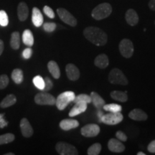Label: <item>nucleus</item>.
<instances>
[{
  "label": "nucleus",
  "mask_w": 155,
  "mask_h": 155,
  "mask_svg": "<svg viewBox=\"0 0 155 155\" xmlns=\"http://www.w3.org/2000/svg\"><path fill=\"white\" fill-rule=\"evenodd\" d=\"M124 116L121 112L116 113H109L104 114L101 118L100 121L107 125H116L123 121Z\"/></svg>",
  "instance_id": "obj_8"
},
{
  "label": "nucleus",
  "mask_w": 155,
  "mask_h": 155,
  "mask_svg": "<svg viewBox=\"0 0 155 155\" xmlns=\"http://www.w3.org/2000/svg\"><path fill=\"white\" fill-rule=\"evenodd\" d=\"M11 77L12 81L16 84H20V83H22L23 79H24V74H23L22 70L19 68H16L13 70L12 73L11 74Z\"/></svg>",
  "instance_id": "obj_26"
},
{
  "label": "nucleus",
  "mask_w": 155,
  "mask_h": 155,
  "mask_svg": "<svg viewBox=\"0 0 155 155\" xmlns=\"http://www.w3.org/2000/svg\"><path fill=\"white\" fill-rule=\"evenodd\" d=\"M15 139V135L12 133H7L5 134L0 135V145L7 144L12 142Z\"/></svg>",
  "instance_id": "obj_29"
},
{
  "label": "nucleus",
  "mask_w": 155,
  "mask_h": 155,
  "mask_svg": "<svg viewBox=\"0 0 155 155\" xmlns=\"http://www.w3.org/2000/svg\"><path fill=\"white\" fill-rule=\"evenodd\" d=\"M44 81H45V87H44V88L42 89V91H44V92L49 91L51 90L53 87V81H52V80L49 77L45 78Z\"/></svg>",
  "instance_id": "obj_34"
},
{
  "label": "nucleus",
  "mask_w": 155,
  "mask_h": 155,
  "mask_svg": "<svg viewBox=\"0 0 155 155\" xmlns=\"http://www.w3.org/2000/svg\"><path fill=\"white\" fill-rule=\"evenodd\" d=\"M87 109V104L86 103H75V106L69 112L70 117H74L75 116L83 113Z\"/></svg>",
  "instance_id": "obj_19"
},
{
  "label": "nucleus",
  "mask_w": 155,
  "mask_h": 155,
  "mask_svg": "<svg viewBox=\"0 0 155 155\" xmlns=\"http://www.w3.org/2000/svg\"><path fill=\"white\" fill-rule=\"evenodd\" d=\"M32 55V50L30 48H25V49L23 50L22 52V57L25 58V59L28 60L30 59L31 56Z\"/></svg>",
  "instance_id": "obj_38"
},
{
  "label": "nucleus",
  "mask_w": 155,
  "mask_h": 155,
  "mask_svg": "<svg viewBox=\"0 0 155 155\" xmlns=\"http://www.w3.org/2000/svg\"><path fill=\"white\" fill-rule=\"evenodd\" d=\"M57 13L60 19L63 22H65V24L68 25L71 27H75L77 25L76 19L67 9L64 8H58L57 9Z\"/></svg>",
  "instance_id": "obj_9"
},
{
  "label": "nucleus",
  "mask_w": 155,
  "mask_h": 155,
  "mask_svg": "<svg viewBox=\"0 0 155 155\" xmlns=\"http://www.w3.org/2000/svg\"><path fill=\"white\" fill-rule=\"evenodd\" d=\"M149 7L150 9L153 11H155V0H150L149 2Z\"/></svg>",
  "instance_id": "obj_42"
},
{
  "label": "nucleus",
  "mask_w": 155,
  "mask_h": 155,
  "mask_svg": "<svg viewBox=\"0 0 155 155\" xmlns=\"http://www.w3.org/2000/svg\"><path fill=\"white\" fill-rule=\"evenodd\" d=\"M108 81L112 84H120L122 86H126L129 83L127 77L119 68H114L111 70L108 75Z\"/></svg>",
  "instance_id": "obj_4"
},
{
  "label": "nucleus",
  "mask_w": 155,
  "mask_h": 155,
  "mask_svg": "<svg viewBox=\"0 0 155 155\" xmlns=\"http://www.w3.org/2000/svg\"><path fill=\"white\" fill-rule=\"evenodd\" d=\"M154 25H155V21H154Z\"/></svg>",
  "instance_id": "obj_47"
},
{
  "label": "nucleus",
  "mask_w": 155,
  "mask_h": 155,
  "mask_svg": "<svg viewBox=\"0 0 155 155\" xmlns=\"http://www.w3.org/2000/svg\"><path fill=\"white\" fill-rule=\"evenodd\" d=\"M4 48H5V45L4 42L2 40H0V55H2L4 51Z\"/></svg>",
  "instance_id": "obj_43"
},
{
  "label": "nucleus",
  "mask_w": 155,
  "mask_h": 155,
  "mask_svg": "<svg viewBox=\"0 0 155 155\" xmlns=\"http://www.w3.org/2000/svg\"><path fill=\"white\" fill-rule=\"evenodd\" d=\"M90 96L91 98V102L93 103V104L97 108H103V106L105 105V101L96 92H91Z\"/></svg>",
  "instance_id": "obj_23"
},
{
  "label": "nucleus",
  "mask_w": 155,
  "mask_h": 155,
  "mask_svg": "<svg viewBox=\"0 0 155 155\" xmlns=\"http://www.w3.org/2000/svg\"><path fill=\"white\" fill-rule=\"evenodd\" d=\"M119 48L121 55L126 58H131L134 52V45L129 39H123L120 42Z\"/></svg>",
  "instance_id": "obj_7"
},
{
  "label": "nucleus",
  "mask_w": 155,
  "mask_h": 155,
  "mask_svg": "<svg viewBox=\"0 0 155 155\" xmlns=\"http://www.w3.org/2000/svg\"><path fill=\"white\" fill-rule=\"evenodd\" d=\"M55 150L61 155H78V152L76 147L68 143L59 141L55 145Z\"/></svg>",
  "instance_id": "obj_5"
},
{
  "label": "nucleus",
  "mask_w": 155,
  "mask_h": 155,
  "mask_svg": "<svg viewBox=\"0 0 155 155\" xmlns=\"http://www.w3.org/2000/svg\"><path fill=\"white\" fill-rule=\"evenodd\" d=\"M56 27H57V25L54 22H46L43 24L44 30L48 32H53L56 29Z\"/></svg>",
  "instance_id": "obj_36"
},
{
  "label": "nucleus",
  "mask_w": 155,
  "mask_h": 155,
  "mask_svg": "<svg viewBox=\"0 0 155 155\" xmlns=\"http://www.w3.org/2000/svg\"><path fill=\"white\" fill-rule=\"evenodd\" d=\"M5 114H0V129H3L8 126L9 122L5 119Z\"/></svg>",
  "instance_id": "obj_40"
},
{
  "label": "nucleus",
  "mask_w": 155,
  "mask_h": 155,
  "mask_svg": "<svg viewBox=\"0 0 155 155\" xmlns=\"http://www.w3.org/2000/svg\"><path fill=\"white\" fill-rule=\"evenodd\" d=\"M111 97L113 99L118 101L120 102H126L128 100V96H127V92H123V91H114L111 94Z\"/></svg>",
  "instance_id": "obj_25"
},
{
  "label": "nucleus",
  "mask_w": 155,
  "mask_h": 155,
  "mask_svg": "<svg viewBox=\"0 0 155 155\" xmlns=\"http://www.w3.org/2000/svg\"><path fill=\"white\" fill-rule=\"evenodd\" d=\"M43 12L45 15H47V16L50 19H53L55 16L54 11L50 8V7H48V6H45L43 7Z\"/></svg>",
  "instance_id": "obj_37"
},
{
  "label": "nucleus",
  "mask_w": 155,
  "mask_h": 155,
  "mask_svg": "<svg viewBox=\"0 0 155 155\" xmlns=\"http://www.w3.org/2000/svg\"><path fill=\"white\" fill-rule=\"evenodd\" d=\"M9 82V78L7 75H0V90L5 89L6 87L8 86Z\"/></svg>",
  "instance_id": "obj_35"
},
{
  "label": "nucleus",
  "mask_w": 155,
  "mask_h": 155,
  "mask_svg": "<svg viewBox=\"0 0 155 155\" xmlns=\"http://www.w3.org/2000/svg\"><path fill=\"white\" fill-rule=\"evenodd\" d=\"M137 155H146V154H145V153H144V152H139L137 153Z\"/></svg>",
  "instance_id": "obj_45"
},
{
  "label": "nucleus",
  "mask_w": 155,
  "mask_h": 155,
  "mask_svg": "<svg viewBox=\"0 0 155 155\" xmlns=\"http://www.w3.org/2000/svg\"><path fill=\"white\" fill-rule=\"evenodd\" d=\"M9 19L7 12L4 10H0V25L6 27L8 25Z\"/></svg>",
  "instance_id": "obj_33"
},
{
  "label": "nucleus",
  "mask_w": 155,
  "mask_h": 155,
  "mask_svg": "<svg viewBox=\"0 0 155 155\" xmlns=\"http://www.w3.org/2000/svg\"><path fill=\"white\" fill-rule=\"evenodd\" d=\"M65 71H66V75L69 80L75 81L78 80L80 78V71L74 64H68L65 67Z\"/></svg>",
  "instance_id": "obj_12"
},
{
  "label": "nucleus",
  "mask_w": 155,
  "mask_h": 155,
  "mask_svg": "<svg viewBox=\"0 0 155 155\" xmlns=\"http://www.w3.org/2000/svg\"><path fill=\"white\" fill-rule=\"evenodd\" d=\"M73 102H74L75 104V103H86V104H88L91 103V98L90 95L80 94L75 97Z\"/></svg>",
  "instance_id": "obj_31"
},
{
  "label": "nucleus",
  "mask_w": 155,
  "mask_h": 155,
  "mask_svg": "<svg viewBox=\"0 0 155 155\" xmlns=\"http://www.w3.org/2000/svg\"><path fill=\"white\" fill-rule=\"evenodd\" d=\"M32 81H33L35 86L37 88H38L39 90L42 91V89H43L45 87L44 78H42L40 75H37V76L34 77Z\"/></svg>",
  "instance_id": "obj_32"
},
{
  "label": "nucleus",
  "mask_w": 155,
  "mask_h": 155,
  "mask_svg": "<svg viewBox=\"0 0 155 155\" xmlns=\"http://www.w3.org/2000/svg\"><path fill=\"white\" fill-rule=\"evenodd\" d=\"M56 98L52 94L47 92L39 93L35 96V102L38 105L53 106L55 104Z\"/></svg>",
  "instance_id": "obj_6"
},
{
  "label": "nucleus",
  "mask_w": 155,
  "mask_h": 155,
  "mask_svg": "<svg viewBox=\"0 0 155 155\" xmlns=\"http://www.w3.org/2000/svg\"><path fill=\"white\" fill-rule=\"evenodd\" d=\"M108 148L111 152L120 153L125 150V146L120 140L116 139H111L108 142Z\"/></svg>",
  "instance_id": "obj_13"
},
{
  "label": "nucleus",
  "mask_w": 155,
  "mask_h": 155,
  "mask_svg": "<svg viewBox=\"0 0 155 155\" xmlns=\"http://www.w3.org/2000/svg\"><path fill=\"white\" fill-rule=\"evenodd\" d=\"M103 108L106 111L111 112V113H116V112H121L122 111L121 106L116 104H105L103 106Z\"/></svg>",
  "instance_id": "obj_28"
},
{
  "label": "nucleus",
  "mask_w": 155,
  "mask_h": 155,
  "mask_svg": "<svg viewBox=\"0 0 155 155\" xmlns=\"http://www.w3.org/2000/svg\"><path fill=\"white\" fill-rule=\"evenodd\" d=\"M5 155H15V154L12 152H9V153H6V154H5Z\"/></svg>",
  "instance_id": "obj_46"
},
{
  "label": "nucleus",
  "mask_w": 155,
  "mask_h": 155,
  "mask_svg": "<svg viewBox=\"0 0 155 155\" xmlns=\"http://www.w3.org/2000/svg\"><path fill=\"white\" fill-rule=\"evenodd\" d=\"M79 126V122L75 119H63L60 122V127L64 131H69L77 128Z\"/></svg>",
  "instance_id": "obj_16"
},
{
  "label": "nucleus",
  "mask_w": 155,
  "mask_h": 155,
  "mask_svg": "<svg viewBox=\"0 0 155 155\" xmlns=\"http://www.w3.org/2000/svg\"><path fill=\"white\" fill-rule=\"evenodd\" d=\"M43 16H42L41 12L38 7H34L32 9V21L35 26L37 28L42 26L43 25Z\"/></svg>",
  "instance_id": "obj_18"
},
{
  "label": "nucleus",
  "mask_w": 155,
  "mask_h": 155,
  "mask_svg": "<svg viewBox=\"0 0 155 155\" xmlns=\"http://www.w3.org/2000/svg\"><path fill=\"white\" fill-rule=\"evenodd\" d=\"M48 68L49 70L50 74L52 75V76L54 78H60V77H61V70H60V68L55 61H50L48 63Z\"/></svg>",
  "instance_id": "obj_21"
},
{
  "label": "nucleus",
  "mask_w": 155,
  "mask_h": 155,
  "mask_svg": "<svg viewBox=\"0 0 155 155\" xmlns=\"http://www.w3.org/2000/svg\"><path fill=\"white\" fill-rule=\"evenodd\" d=\"M125 19L127 22L130 26H135L139 22V16L137 15V12L133 9H128L126 12Z\"/></svg>",
  "instance_id": "obj_15"
},
{
  "label": "nucleus",
  "mask_w": 155,
  "mask_h": 155,
  "mask_svg": "<svg viewBox=\"0 0 155 155\" xmlns=\"http://www.w3.org/2000/svg\"><path fill=\"white\" fill-rule=\"evenodd\" d=\"M83 35L88 41L97 46H104L108 41V36L104 30L96 27H88L83 31Z\"/></svg>",
  "instance_id": "obj_1"
},
{
  "label": "nucleus",
  "mask_w": 155,
  "mask_h": 155,
  "mask_svg": "<svg viewBox=\"0 0 155 155\" xmlns=\"http://www.w3.org/2000/svg\"><path fill=\"white\" fill-rule=\"evenodd\" d=\"M147 150L151 153H155V139L151 141L147 147Z\"/></svg>",
  "instance_id": "obj_41"
},
{
  "label": "nucleus",
  "mask_w": 155,
  "mask_h": 155,
  "mask_svg": "<svg viewBox=\"0 0 155 155\" xmlns=\"http://www.w3.org/2000/svg\"><path fill=\"white\" fill-rule=\"evenodd\" d=\"M99 126L94 124H90L84 126L81 129V132L83 137H95L100 133Z\"/></svg>",
  "instance_id": "obj_10"
},
{
  "label": "nucleus",
  "mask_w": 155,
  "mask_h": 155,
  "mask_svg": "<svg viewBox=\"0 0 155 155\" xmlns=\"http://www.w3.org/2000/svg\"><path fill=\"white\" fill-rule=\"evenodd\" d=\"M75 97V93L73 91H65L62 93L56 98L55 105L58 109L63 111L67 107L71 102H73Z\"/></svg>",
  "instance_id": "obj_3"
},
{
  "label": "nucleus",
  "mask_w": 155,
  "mask_h": 155,
  "mask_svg": "<svg viewBox=\"0 0 155 155\" xmlns=\"http://www.w3.org/2000/svg\"><path fill=\"white\" fill-rule=\"evenodd\" d=\"M20 130L23 137L29 138L33 135L34 131L30 121L26 118H23L20 121Z\"/></svg>",
  "instance_id": "obj_11"
},
{
  "label": "nucleus",
  "mask_w": 155,
  "mask_h": 155,
  "mask_svg": "<svg viewBox=\"0 0 155 155\" xmlns=\"http://www.w3.org/2000/svg\"><path fill=\"white\" fill-rule=\"evenodd\" d=\"M112 7L109 3H101L93 9L91 16L96 20H102L111 14Z\"/></svg>",
  "instance_id": "obj_2"
},
{
  "label": "nucleus",
  "mask_w": 155,
  "mask_h": 155,
  "mask_svg": "<svg viewBox=\"0 0 155 155\" xmlns=\"http://www.w3.org/2000/svg\"><path fill=\"white\" fill-rule=\"evenodd\" d=\"M116 137L119 140L121 141H127V136L126 135L125 133H124L121 131H118L116 133Z\"/></svg>",
  "instance_id": "obj_39"
},
{
  "label": "nucleus",
  "mask_w": 155,
  "mask_h": 155,
  "mask_svg": "<svg viewBox=\"0 0 155 155\" xmlns=\"http://www.w3.org/2000/svg\"><path fill=\"white\" fill-rule=\"evenodd\" d=\"M17 15H18V18L20 21L24 22L28 19L29 15V9L27 4L22 2L19 4L18 7H17Z\"/></svg>",
  "instance_id": "obj_17"
},
{
  "label": "nucleus",
  "mask_w": 155,
  "mask_h": 155,
  "mask_svg": "<svg viewBox=\"0 0 155 155\" xmlns=\"http://www.w3.org/2000/svg\"><path fill=\"white\" fill-rule=\"evenodd\" d=\"M103 115H104V114H103V113H102V112L101 111H98V117H99L100 118V120H101V118L102 117V116Z\"/></svg>",
  "instance_id": "obj_44"
},
{
  "label": "nucleus",
  "mask_w": 155,
  "mask_h": 155,
  "mask_svg": "<svg viewBox=\"0 0 155 155\" xmlns=\"http://www.w3.org/2000/svg\"><path fill=\"white\" fill-rule=\"evenodd\" d=\"M101 151V144L99 143H95L88 149L87 153L88 155H98Z\"/></svg>",
  "instance_id": "obj_30"
},
{
  "label": "nucleus",
  "mask_w": 155,
  "mask_h": 155,
  "mask_svg": "<svg viewBox=\"0 0 155 155\" xmlns=\"http://www.w3.org/2000/svg\"><path fill=\"white\" fill-rule=\"evenodd\" d=\"M129 117L131 119L138 121H146L148 119V116L146 112H144L143 110L139 109V108H135L129 112Z\"/></svg>",
  "instance_id": "obj_14"
},
{
  "label": "nucleus",
  "mask_w": 155,
  "mask_h": 155,
  "mask_svg": "<svg viewBox=\"0 0 155 155\" xmlns=\"http://www.w3.org/2000/svg\"><path fill=\"white\" fill-rule=\"evenodd\" d=\"M22 41L25 45L32 47L34 44V37L30 30H25L22 34Z\"/></svg>",
  "instance_id": "obj_24"
},
{
  "label": "nucleus",
  "mask_w": 155,
  "mask_h": 155,
  "mask_svg": "<svg viewBox=\"0 0 155 155\" xmlns=\"http://www.w3.org/2000/svg\"><path fill=\"white\" fill-rule=\"evenodd\" d=\"M17 98L14 94L7 95L0 103V107L2 108H8L16 104Z\"/></svg>",
  "instance_id": "obj_22"
},
{
  "label": "nucleus",
  "mask_w": 155,
  "mask_h": 155,
  "mask_svg": "<svg viewBox=\"0 0 155 155\" xmlns=\"http://www.w3.org/2000/svg\"><path fill=\"white\" fill-rule=\"evenodd\" d=\"M94 64L96 67L99 68L101 69H104L108 67L109 64V60L108 56L105 54H101L95 58Z\"/></svg>",
  "instance_id": "obj_20"
},
{
  "label": "nucleus",
  "mask_w": 155,
  "mask_h": 155,
  "mask_svg": "<svg viewBox=\"0 0 155 155\" xmlns=\"http://www.w3.org/2000/svg\"><path fill=\"white\" fill-rule=\"evenodd\" d=\"M10 46L14 50H18L20 46V35L18 32H14L11 35Z\"/></svg>",
  "instance_id": "obj_27"
}]
</instances>
